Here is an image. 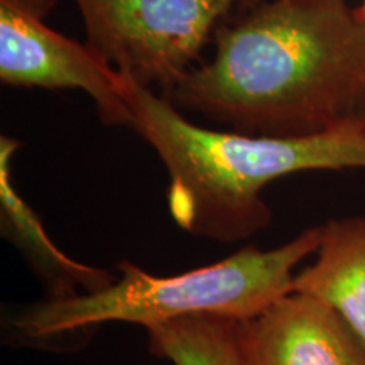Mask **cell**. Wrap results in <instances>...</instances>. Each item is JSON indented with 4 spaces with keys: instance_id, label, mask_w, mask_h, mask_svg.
Here are the masks:
<instances>
[{
    "instance_id": "obj_1",
    "label": "cell",
    "mask_w": 365,
    "mask_h": 365,
    "mask_svg": "<svg viewBox=\"0 0 365 365\" xmlns=\"http://www.w3.org/2000/svg\"><path fill=\"white\" fill-rule=\"evenodd\" d=\"M213 43L163 95L181 112L276 137L365 124V21L349 0L244 4Z\"/></svg>"
},
{
    "instance_id": "obj_2",
    "label": "cell",
    "mask_w": 365,
    "mask_h": 365,
    "mask_svg": "<svg viewBox=\"0 0 365 365\" xmlns=\"http://www.w3.org/2000/svg\"><path fill=\"white\" fill-rule=\"evenodd\" d=\"M122 75L132 127L170 176L168 208L178 227L222 244L266 230L272 212L262 193L303 171L365 170V124L304 137L245 134L203 127L170 100Z\"/></svg>"
},
{
    "instance_id": "obj_3",
    "label": "cell",
    "mask_w": 365,
    "mask_h": 365,
    "mask_svg": "<svg viewBox=\"0 0 365 365\" xmlns=\"http://www.w3.org/2000/svg\"><path fill=\"white\" fill-rule=\"evenodd\" d=\"M322 225L269 250L245 245L215 264L175 276H154L129 261L102 291L21 307L4 322L9 339L48 345L108 323L150 327L198 314L244 319L293 291L296 269L317 252Z\"/></svg>"
},
{
    "instance_id": "obj_4",
    "label": "cell",
    "mask_w": 365,
    "mask_h": 365,
    "mask_svg": "<svg viewBox=\"0 0 365 365\" xmlns=\"http://www.w3.org/2000/svg\"><path fill=\"white\" fill-rule=\"evenodd\" d=\"M240 0H75L86 44L117 71L166 95L198 65Z\"/></svg>"
},
{
    "instance_id": "obj_5",
    "label": "cell",
    "mask_w": 365,
    "mask_h": 365,
    "mask_svg": "<svg viewBox=\"0 0 365 365\" xmlns=\"http://www.w3.org/2000/svg\"><path fill=\"white\" fill-rule=\"evenodd\" d=\"M56 0H0V81L17 88L81 90L100 120L132 127L122 75L86 43L46 24Z\"/></svg>"
},
{
    "instance_id": "obj_6",
    "label": "cell",
    "mask_w": 365,
    "mask_h": 365,
    "mask_svg": "<svg viewBox=\"0 0 365 365\" xmlns=\"http://www.w3.org/2000/svg\"><path fill=\"white\" fill-rule=\"evenodd\" d=\"M242 365H365V344L323 301L289 291L237 319Z\"/></svg>"
},
{
    "instance_id": "obj_7",
    "label": "cell",
    "mask_w": 365,
    "mask_h": 365,
    "mask_svg": "<svg viewBox=\"0 0 365 365\" xmlns=\"http://www.w3.org/2000/svg\"><path fill=\"white\" fill-rule=\"evenodd\" d=\"M21 148L19 140L0 137V225L33 269L44 287L48 301L70 299L80 294L102 291L112 284L115 274L71 259L49 237L38 213L27 205L12 182V156Z\"/></svg>"
},
{
    "instance_id": "obj_8",
    "label": "cell",
    "mask_w": 365,
    "mask_h": 365,
    "mask_svg": "<svg viewBox=\"0 0 365 365\" xmlns=\"http://www.w3.org/2000/svg\"><path fill=\"white\" fill-rule=\"evenodd\" d=\"M317 259L296 272L293 291L330 307L365 344V215L322 225Z\"/></svg>"
},
{
    "instance_id": "obj_9",
    "label": "cell",
    "mask_w": 365,
    "mask_h": 365,
    "mask_svg": "<svg viewBox=\"0 0 365 365\" xmlns=\"http://www.w3.org/2000/svg\"><path fill=\"white\" fill-rule=\"evenodd\" d=\"M237 319L198 314L148 328L150 354L173 365H242Z\"/></svg>"
},
{
    "instance_id": "obj_10",
    "label": "cell",
    "mask_w": 365,
    "mask_h": 365,
    "mask_svg": "<svg viewBox=\"0 0 365 365\" xmlns=\"http://www.w3.org/2000/svg\"><path fill=\"white\" fill-rule=\"evenodd\" d=\"M357 12H359V16L365 21V0H362V4H360V6L357 7Z\"/></svg>"
},
{
    "instance_id": "obj_11",
    "label": "cell",
    "mask_w": 365,
    "mask_h": 365,
    "mask_svg": "<svg viewBox=\"0 0 365 365\" xmlns=\"http://www.w3.org/2000/svg\"><path fill=\"white\" fill-rule=\"evenodd\" d=\"M244 4H254V2H262V0H240Z\"/></svg>"
}]
</instances>
